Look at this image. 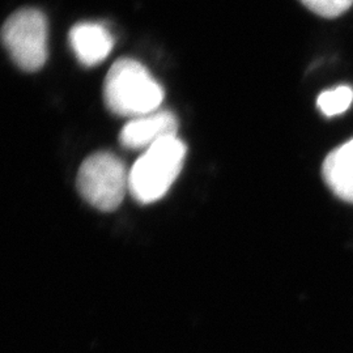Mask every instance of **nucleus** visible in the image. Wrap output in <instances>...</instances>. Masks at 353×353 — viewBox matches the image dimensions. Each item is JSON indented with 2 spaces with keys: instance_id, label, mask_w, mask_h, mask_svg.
<instances>
[{
  "instance_id": "1",
  "label": "nucleus",
  "mask_w": 353,
  "mask_h": 353,
  "mask_svg": "<svg viewBox=\"0 0 353 353\" xmlns=\"http://www.w3.org/2000/svg\"><path fill=\"white\" fill-rule=\"evenodd\" d=\"M103 99L112 113L134 119L159 110L164 89L140 62L121 58L106 75Z\"/></svg>"
},
{
  "instance_id": "2",
  "label": "nucleus",
  "mask_w": 353,
  "mask_h": 353,
  "mask_svg": "<svg viewBox=\"0 0 353 353\" xmlns=\"http://www.w3.org/2000/svg\"><path fill=\"white\" fill-rule=\"evenodd\" d=\"M186 145L176 137L157 141L140 156L128 173V192L143 204L160 201L179 176Z\"/></svg>"
},
{
  "instance_id": "3",
  "label": "nucleus",
  "mask_w": 353,
  "mask_h": 353,
  "mask_svg": "<svg viewBox=\"0 0 353 353\" xmlns=\"http://www.w3.org/2000/svg\"><path fill=\"white\" fill-rule=\"evenodd\" d=\"M128 173L119 157L110 152H99L81 164L76 185L90 205L110 212L123 202L128 191Z\"/></svg>"
},
{
  "instance_id": "4",
  "label": "nucleus",
  "mask_w": 353,
  "mask_h": 353,
  "mask_svg": "<svg viewBox=\"0 0 353 353\" xmlns=\"http://www.w3.org/2000/svg\"><path fill=\"white\" fill-rule=\"evenodd\" d=\"M49 28L46 16L36 8L12 13L1 29V39L14 64L24 71H38L48 59Z\"/></svg>"
},
{
  "instance_id": "5",
  "label": "nucleus",
  "mask_w": 353,
  "mask_h": 353,
  "mask_svg": "<svg viewBox=\"0 0 353 353\" xmlns=\"http://www.w3.org/2000/svg\"><path fill=\"white\" fill-rule=\"evenodd\" d=\"M178 119L168 110H156L131 119L119 134V141L127 150H148L157 141L176 137Z\"/></svg>"
},
{
  "instance_id": "6",
  "label": "nucleus",
  "mask_w": 353,
  "mask_h": 353,
  "mask_svg": "<svg viewBox=\"0 0 353 353\" xmlns=\"http://www.w3.org/2000/svg\"><path fill=\"white\" fill-rule=\"evenodd\" d=\"M70 43L80 63L87 67L103 62L113 50L112 33L97 23H79L70 32Z\"/></svg>"
},
{
  "instance_id": "7",
  "label": "nucleus",
  "mask_w": 353,
  "mask_h": 353,
  "mask_svg": "<svg viewBox=\"0 0 353 353\" xmlns=\"http://www.w3.org/2000/svg\"><path fill=\"white\" fill-rule=\"evenodd\" d=\"M322 176L338 198L353 203V139L328 153L322 165Z\"/></svg>"
},
{
  "instance_id": "8",
  "label": "nucleus",
  "mask_w": 353,
  "mask_h": 353,
  "mask_svg": "<svg viewBox=\"0 0 353 353\" xmlns=\"http://www.w3.org/2000/svg\"><path fill=\"white\" fill-rule=\"evenodd\" d=\"M353 102V89L348 85L328 89L316 99V106L326 117L339 115L348 110Z\"/></svg>"
},
{
  "instance_id": "9",
  "label": "nucleus",
  "mask_w": 353,
  "mask_h": 353,
  "mask_svg": "<svg viewBox=\"0 0 353 353\" xmlns=\"http://www.w3.org/2000/svg\"><path fill=\"white\" fill-rule=\"evenodd\" d=\"M303 6L321 17L335 19L352 7L353 0H300Z\"/></svg>"
}]
</instances>
